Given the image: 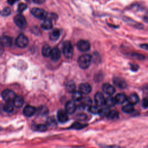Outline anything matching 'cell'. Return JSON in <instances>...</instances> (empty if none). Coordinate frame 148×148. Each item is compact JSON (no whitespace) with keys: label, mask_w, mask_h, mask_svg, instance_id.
Masks as SVG:
<instances>
[{"label":"cell","mask_w":148,"mask_h":148,"mask_svg":"<svg viewBox=\"0 0 148 148\" xmlns=\"http://www.w3.org/2000/svg\"><path fill=\"white\" fill-rule=\"evenodd\" d=\"M91 62V56L88 54H84L80 56L77 60V63L79 67L83 69L88 68Z\"/></svg>","instance_id":"1"},{"label":"cell","mask_w":148,"mask_h":148,"mask_svg":"<svg viewBox=\"0 0 148 148\" xmlns=\"http://www.w3.org/2000/svg\"><path fill=\"white\" fill-rule=\"evenodd\" d=\"M62 52L66 58L72 57L73 53V49L71 43L69 41H65L62 45Z\"/></svg>","instance_id":"2"},{"label":"cell","mask_w":148,"mask_h":148,"mask_svg":"<svg viewBox=\"0 0 148 148\" xmlns=\"http://www.w3.org/2000/svg\"><path fill=\"white\" fill-rule=\"evenodd\" d=\"M31 12L34 17L41 20H44L47 16V12L45 10L40 8H34L31 9Z\"/></svg>","instance_id":"3"},{"label":"cell","mask_w":148,"mask_h":148,"mask_svg":"<svg viewBox=\"0 0 148 148\" xmlns=\"http://www.w3.org/2000/svg\"><path fill=\"white\" fill-rule=\"evenodd\" d=\"M13 20L15 24L20 28H24L27 25V21L25 17L21 14L16 15L13 18Z\"/></svg>","instance_id":"4"},{"label":"cell","mask_w":148,"mask_h":148,"mask_svg":"<svg viewBox=\"0 0 148 148\" xmlns=\"http://www.w3.org/2000/svg\"><path fill=\"white\" fill-rule=\"evenodd\" d=\"M15 43L17 47L20 48H24L28 45V39L25 35L21 34L17 37Z\"/></svg>","instance_id":"5"},{"label":"cell","mask_w":148,"mask_h":148,"mask_svg":"<svg viewBox=\"0 0 148 148\" xmlns=\"http://www.w3.org/2000/svg\"><path fill=\"white\" fill-rule=\"evenodd\" d=\"M1 96L5 101H13L16 95L14 92L12 90L5 89L2 92Z\"/></svg>","instance_id":"6"},{"label":"cell","mask_w":148,"mask_h":148,"mask_svg":"<svg viewBox=\"0 0 148 148\" xmlns=\"http://www.w3.org/2000/svg\"><path fill=\"white\" fill-rule=\"evenodd\" d=\"M77 48L80 51H87L90 49V43L88 40L81 39L76 43Z\"/></svg>","instance_id":"7"},{"label":"cell","mask_w":148,"mask_h":148,"mask_svg":"<svg viewBox=\"0 0 148 148\" xmlns=\"http://www.w3.org/2000/svg\"><path fill=\"white\" fill-rule=\"evenodd\" d=\"M68 113L66 110H64L62 109H60L57 112V119L59 122L61 123H64L68 120Z\"/></svg>","instance_id":"8"},{"label":"cell","mask_w":148,"mask_h":148,"mask_svg":"<svg viewBox=\"0 0 148 148\" xmlns=\"http://www.w3.org/2000/svg\"><path fill=\"white\" fill-rule=\"evenodd\" d=\"M94 101L96 105L98 106H101L105 105V98L103 94L101 92H97L94 96Z\"/></svg>","instance_id":"9"},{"label":"cell","mask_w":148,"mask_h":148,"mask_svg":"<svg viewBox=\"0 0 148 148\" xmlns=\"http://www.w3.org/2000/svg\"><path fill=\"white\" fill-rule=\"evenodd\" d=\"M65 109L68 114H73L76 109V105L74 101H68L65 104Z\"/></svg>","instance_id":"10"},{"label":"cell","mask_w":148,"mask_h":148,"mask_svg":"<svg viewBox=\"0 0 148 148\" xmlns=\"http://www.w3.org/2000/svg\"><path fill=\"white\" fill-rule=\"evenodd\" d=\"M36 111V109L35 107L31 105H26L23 109V113L26 117H31L35 113Z\"/></svg>","instance_id":"11"},{"label":"cell","mask_w":148,"mask_h":148,"mask_svg":"<svg viewBox=\"0 0 148 148\" xmlns=\"http://www.w3.org/2000/svg\"><path fill=\"white\" fill-rule=\"evenodd\" d=\"M114 84L119 88H125L127 87V83L121 77H115L113 79Z\"/></svg>","instance_id":"12"},{"label":"cell","mask_w":148,"mask_h":148,"mask_svg":"<svg viewBox=\"0 0 148 148\" xmlns=\"http://www.w3.org/2000/svg\"><path fill=\"white\" fill-rule=\"evenodd\" d=\"M102 89L105 94L109 95H112L115 92V88L114 87L108 83L103 84L102 86Z\"/></svg>","instance_id":"13"},{"label":"cell","mask_w":148,"mask_h":148,"mask_svg":"<svg viewBox=\"0 0 148 148\" xmlns=\"http://www.w3.org/2000/svg\"><path fill=\"white\" fill-rule=\"evenodd\" d=\"M50 57L53 61H58L61 57V53L60 49L57 47H54L53 49H52Z\"/></svg>","instance_id":"14"},{"label":"cell","mask_w":148,"mask_h":148,"mask_svg":"<svg viewBox=\"0 0 148 148\" xmlns=\"http://www.w3.org/2000/svg\"><path fill=\"white\" fill-rule=\"evenodd\" d=\"M79 90L84 94H89L91 91V87L88 83H81L79 86Z\"/></svg>","instance_id":"15"},{"label":"cell","mask_w":148,"mask_h":148,"mask_svg":"<svg viewBox=\"0 0 148 148\" xmlns=\"http://www.w3.org/2000/svg\"><path fill=\"white\" fill-rule=\"evenodd\" d=\"M40 27L42 29L45 30H49L51 29L53 27V24H52L51 18L48 17H46V18H45L43 21Z\"/></svg>","instance_id":"16"},{"label":"cell","mask_w":148,"mask_h":148,"mask_svg":"<svg viewBox=\"0 0 148 148\" xmlns=\"http://www.w3.org/2000/svg\"><path fill=\"white\" fill-rule=\"evenodd\" d=\"M12 44V39L8 36L3 35L1 37V45L5 47H10Z\"/></svg>","instance_id":"17"},{"label":"cell","mask_w":148,"mask_h":148,"mask_svg":"<svg viewBox=\"0 0 148 148\" xmlns=\"http://www.w3.org/2000/svg\"><path fill=\"white\" fill-rule=\"evenodd\" d=\"M116 102L117 103L119 104H122L123 103H124L128 99V97L123 93H120L116 95V97H114Z\"/></svg>","instance_id":"18"},{"label":"cell","mask_w":148,"mask_h":148,"mask_svg":"<svg viewBox=\"0 0 148 148\" xmlns=\"http://www.w3.org/2000/svg\"><path fill=\"white\" fill-rule=\"evenodd\" d=\"M14 106L13 101H6V103L3 105V109L5 112L10 113L13 110Z\"/></svg>","instance_id":"19"},{"label":"cell","mask_w":148,"mask_h":148,"mask_svg":"<svg viewBox=\"0 0 148 148\" xmlns=\"http://www.w3.org/2000/svg\"><path fill=\"white\" fill-rule=\"evenodd\" d=\"M13 103L15 107L16 108H21L24 103V99L20 95L16 96L14 100H13Z\"/></svg>","instance_id":"20"},{"label":"cell","mask_w":148,"mask_h":148,"mask_svg":"<svg viewBox=\"0 0 148 148\" xmlns=\"http://www.w3.org/2000/svg\"><path fill=\"white\" fill-rule=\"evenodd\" d=\"M127 100L129 102V103L135 105V104H136L139 101V98L136 94L133 93V94H131L128 97Z\"/></svg>","instance_id":"21"},{"label":"cell","mask_w":148,"mask_h":148,"mask_svg":"<svg viewBox=\"0 0 148 148\" xmlns=\"http://www.w3.org/2000/svg\"><path fill=\"white\" fill-rule=\"evenodd\" d=\"M116 103V102L115 98L112 97V96H109L106 98H105V105L107 107H108V108L113 107L115 105Z\"/></svg>","instance_id":"22"},{"label":"cell","mask_w":148,"mask_h":148,"mask_svg":"<svg viewBox=\"0 0 148 148\" xmlns=\"http://www.w3.org/2000/svg\"><path fill=\"white\" fill-rule=\"evenodd\" d=\"M60 35H61L60 30L58 29H56L51 32L50 35V38L51 40L55 41V40H57L60 38Z\"/></svg>","instance_id":"23"},{"label":"cell","mask_w":148,"mask_h":148,"mask_svg":"<svg viewBox=\"0 0 148 148\" xmlns=\"http://www.w3.org/2000/svg\"><path fill=\"white\" fill-rule=\"evenodd\" d=\"M51 49L49 45H45L42 49V54L44 57H49L50 56Z\"/></svg>","instance_id":"24"},{"label":"cell","mask_w":148,"mask_h":148,"mask_svg":"<svg viewBox=\"0 0 148 148\" xmlns=\"http://www.w3.org/2000/svg\"><path fill=\"white\" fill-rule=\"evenodd\" d=\"M122 110L126 113H132L134 110V105L132 103H128L122 108Z\"/></svg>","instance_id":"25"},{"label":"cell","mask_w":148,"mask_h":148,"mask_svg":"<svg viewBox=\"0 0 148 148\" xmlns=\"http://www.w3.org/2000/svg\"><path fill=\"white\" fill-rule=\"evenodd\" d=\"M66 88L67 89V90L69 92H73L75 91H76V85L75 84V83L72 81L70 80L66 84Z\"/></svg>","instance_id":"26"},{"label":"cell","mask_w":148,"mask_h":148,"mask_svg":"<svg viewBox=\"0 0 148 148\" xmlns=\"http://www.w3.org/2000/svg\"><path fill=\"white\" fill-rule=\"evenodd\" d=\"M83 98L82 92L79 91H75L72 92V99L75 101H79Z\"/></svg>","instance_id":"27"},{"label":"cell","mask_w":148,"mask_h":148,"mask_svg":"<svg viewBox=\"0 0 148 148\" xmlns=\"http://www.w3.org/2000/svg\"><path fill=\"white\" fill-rule=\"evenodd\" d=\"M107 117L109 120H116L119 118V112L116 110H111L107 116Z\"/></svg>","instance_id":"28"},{"label":"cell","mask_w":148,"mask_h":148,"mask_svg":"<svg viewBox=\"0 0 148 148\" xmlns=\"http://www.w3.org/2000/svg\"><path fill=\"white\" fill-rule=\"evenodd\" d=\"M48 109L47 107L45 106H40V107L38 108V113L39 114L43 116V115H46L48 113Z\"/></svg>","instance_id":"29"},{"label":"cell","mask_w":148,"mask_h":148,"mask_svg":"<svg viewBox=\"0 0 148 148\" xmlns=\"http://www.w3.org/2000/svg\"><path fill=\"white\" fill-rule=\"evenodd\" d=\"M86 126H87V124H83L80 123L79 122H75V123H73L72 125V126L70 128L76 129V130H80V129L84 128Z\"/></svg>","instance_id":"30"},{"label":"cell","mask_w":148,"mask_h":148,"mask_svg":"<svg viewBox=\"0 0 148 148\" xmlns=\"http://www.w3.org/2000/svg\"><path fill=\"white\" fill-rule=\"evenodd\" d=\"M110 111V110L109 109L108 107V108H103L102 109H100L99 114L101 115V116L107 117V116L108 115Z\"/></svg>","instance_id":"31"},{"label":"cell","mask_w":148,"mask_h":148,"mask_svg":"<svg viewBox=\"0 0 148 148\" xmlns=\"http://www.w3.org/2000/svg\"><path fill=\"white\" fill-rule=\"evenodd\" d=\"M100 109L98 108V106H90L88 107V111L93 114H99Z\"/></svg>","instance_id":"32"},{"label":"cell","mask_w":148,"mask_h":148,"mask_svg":"<svg viewBox=\"0 0 148 148\" xmlns=\"http://www.w3.org/2000/svg\"><path fill=\"white\" fill-rule=\"evenodd\" d=\"M35 130L39 132H45L47 130V126L45 124H39L36 125Z\"/></svg>","instance_id":"33"},{"label":"cell","mask_w":148,"mask_h":148,"mask_svg":"<svg viewBox=\"0 0 148 148\" xmlns=\"http://www.w3.org/2000/svg\"><path fill=\"white\" fill-rule=\"evenodd\" d=\"M11 9L9 7H6L2 9L1 11V15L3 16H8L11 14Z\"/></svg>","instance_id":"34"},{"label":"cell","mask_w":148,"mask_h":148,"mask_svg":"<svg viewBox=\"0 0 148 148\" xmlns=\"http://www.w3.org/2000/svg\"><path fill=\"white\" fill-rule=\"evenodd\" d=\"M47 124L48 126L53 127V126H56L57 123H56V121L54 117H50L47 120Z\"/></svg>","instance_id":"35"},{"label":"cell","mask_w":148,"mask_h":148,"mask_svg":"<svg viewBox=\"0 0 148 148\" xmlns=\"http://www.w3.org/2000/svg\"><path fill=\"white\" fill-rule=\"evenodd\" d=\"M27 5L26 4L23 3H20L18 5L17 11L19 13H22L23 11H24L27 9Z\"/></svg>","instance_id":"36"},{"label":"cell","mask_w":148,"mask_h":148,"mask_svg":"<svg viewBox=\"0 0 148 148\" xmlns=\"http://www.w3.org/2000/svg\"><path fill=\"white\" fill-rule=\"evenodd\" d=\"M91 104V100L90 98H86L83 99L82 105L84 106H89Z\"/></svg>","instance_id":"37"},{"label":"cell","mask_w":148,"mask_h":148,"mask_svg":"<svg viewBox=\"0 0 148 148\" xmlns=\"http://www.w3.org/2000/svg\"><path fill=\"white\" fill-rule=\"evenodd\" d=\"M77 118L80 120H85L87 118V116L86 114L84 113H80V114H78L77 115Z\"/></svg>","instance_id":"38"},{"label":"cell","mask_w":148,"mask_h":148,"mask_svg":"<svg viewBox=\"0 0 148 148\" xmlns=\"http://www.w3.org/2000/svg\"><path fill=\"white\" fill-rule=\"evenodd\" d=\"M142 106L143 108H148V98H145L142 101Z\"/></svg>","instance_id":"39"},{"label":"cell","mask_w":148,"mask_h":148,"mask_svg":"<svg viewBox=\"0 0 148 148\" xmlns=\"http://www.w3.org/2000/svg\"><path fill=\"white\" fill-rule=\"evenodd\" d=\"M132 56L135 57V58H136L137 59H139V60H143V59L145 58V57L143 55L140 54H138V53L133 54Z\"/></svg>","instance_id":"40"},{"label":"cell","mask_w":148,"mask_h":148,"mask_svg":"<svg viewBox=\"0 0 148 148\" xmlns=\"http://www.w3.org/2000/svg\"><path fill=\"white\" fill-rule=\"evenodd\" d=\"M138 68H139V66H138V65L137 64H131V69L132 71H136Z\"/></svg>","instance_id":"41"},{"label":"cell","mask_w":148,"mask_h":148,"mask_svg":"<svg viewBox=\"0 0 148 148\" xmlns=\"http://www.w3.org/2000/svg\"><path fill=\"white\" fill-rule=\"evenodd\" d=\"M34 2L37 4H42L45 2L46 0H32Z\"/></svg>","instance_id":"42"},{"label":"cell","mask_w":148,"mask_h":148,"mask_svg":"<svg viewBox=\"0 0 148 148\" xmlns=\"http://www.w3.org/2000/svg\"><path fill=\"white\" fill-rule=\"evenodd\" d=\"M140 47L145 49V50H148V44H147V43L142 44V45H140Z\"/></svg>","instance_id":"43"},{"label":"cell","mask_w":148,"mask_h":148,"mask_svg":"<svg viewBox=\"0 0 148 148\" xmlns=\"http://www.w3.org/2000/svg\"><path fill=\"white\" fill-rule=\"evenodd\" d=\"M19 1V0H8L7 1H8V3L9 4V5H13L14 3H15L17 1Z\"/></svg>","instance_id":"44"},{"label":"cell","mask_w":148,"mask_h":148,"mask_svg":"<svg viewBox=\"0 0 148 148\" xmlns=\"http://www.w3.org/2000/svg\"><path fill=\"white\" fill-rule=\"evenodd\" d=\"M143 20H144L145 22L148 23V14L145 15V16H143Z\"/></svg>","instance_id":"45"}]
</instances>
